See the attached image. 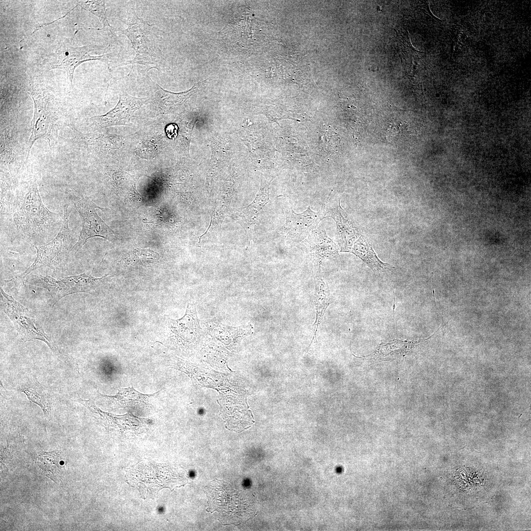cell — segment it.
Returning <instances> with one entry per match:
<instances>
[{
    "label": "cell",
    "instance_id": "16",
    "mask_svg": "<svg viewBox=\"0 0 531 531\" xmlns=\"http://www.w3.org/2000/svg\"><path fill=\"white\" fill-rule=\"evenodd\" d=\"M200 324L206 333L210 335L232 350H236L241 339L252 333L253 329L250 322L237 326H232L223 324L217 319H208L201 321Z\"/></svg>",
    "mask_w": 531,
    "mask_h": 531
},
{
    "label": "cell",
    "instance_id": "1",
    "mask_svg": "<svg viewBox=\"0 0 531 531\" xmlns=\"http://www.w3.org/2000/svg\"><path fill=\"white\" fill-rule=\"evenodd\" d=\"M63 216L43 204L31 169L0 177V235L10 243L46 244L59 232Z\"/></svg>",
    "mask_w": 531,
    "mask_h": 531
},
{
    "label": "cell",
    "instance_id": "6",
    "mask_svg": "<svg viewBox=\"0 0 531 531\" xmlns=\"http://www.w3.org/2000/svg\"><path fill=\"white\" fill-rule=\"evenodd\" d=\"M100 48L99 46L92 45L74 47L69 43H63L45 59V70H64L73 88L74 71L83 62L91 60L102 61L107 64L110 70L111 63H116L119 65L122 61L123 59L117 53H109L99 56L90 55V52Z\"/></svg>",
    "mask_w": 531,
    "mask_h": 531
},
{
    "label": "cell",
    "instance_id": "23",
    "mask_svg": "<svg viewBox=\"0 0 531 531\" xmlns=\"http://www.w3.org/2000/svg\"><path fill=\"white\" fill-rule=\"evenodd\" d=\"M105 4L104 0H81L78 1L77 5L97 17L103 25L102 28L90 29L104 30L109 33L114 38L117 39L116 29L110 26L107 18Z\"/></svg>",
    "mask_w": 531,
    "mask_h": 531
},
{
    "label": "cell",
    "instance_id": "5",
    "mask_svg": "<svg viewBox=\"0 0 531 531\" xmlns=\"http://www.w3.org/2000/svg\"><path fill=\"white\" fill-rule=\"evenodd\" d=\"M0 287V306L13 322L19 339L24 342L39 340L45 343L52 351L64 361L67 359L57 347L53 339L31 316L28 308L6 293Z\"/></svg>",
    "mask_w": 531,
    "mask_h": 531
},
{
    "label": "cell",
    "instance_id": "7",
    "mask_svg": "<svg viewBox=\"0 0 531 531\" xmlns=\"http://www.w3.org/2000/svg\"><path fill=\"white\" fill-rule=\"evenodd\" d=\"M69 199L78 212L82 221V228L78 240L72 252H77L91 238L100 237L113 242L116 234L97 214L96 209L103 211L106 208L101 207L94 203L88 197L73 192Z\"/></svg>",
    "mask_w": 531,
    "mask_h": 531
},
{
    "label": "cell",
    "instance_id": "9",
    "mask_svg": "<svg viewBox=\"0 0 531 531\" xmlns=\"http://www.w3.org/2000/svg\"><path fill=\"white\" fill-rule=\"evenodd\" d=\"M169 337L174 345L183 351L195 350L206 334L201 325L195 306L188 303L185 315L178 320L169 319Z\"/></svg>",
    "mask_w": 531,
    "mask_h": 531
},
{
    "label": "cell",
    "instance_id": "15",
    "mask_svg": "<svg viewBox=\"0 0 531 531\" xmlns=\"http://www.w3.org/2000/svg\"><path fill=\"white\" fill-rule=\"evenodd\" d=\"M300 246L310 256L315 275H319L320 266L324 259L338 255V246L328 237L324 227L321 224L301 241Z\"/></svg>",
    "mask_w": 531,
    "mask_h": 531
},
{
    "label": "cell",
    "instance_id": "10",
    "mask_svg": "<svg viewBox=\"0 0 531 531\" xmlns=\"http://www.w3.org/2000/svg\"><path fill=\"white\" fill-rule=\"evenodd\" d=\"M162 468L163 467L160 465H157L156 474H154L153 465H143L140 464L127 471V479L129 482L135 481L132 482V484L135 483L136 485L140 484L141 486L139 487L144 485L143 486L144 488L147 489L146 491H148V489L150 491L152 487V489H153L154 492H158L155 485L158 491L161 489L158 483L161 488H163V485L158 482L159 480L163 482L167 487L171 489L176 486L183 484V478H180L178 473L172 471V470L169 469L167 467L165 466L162 472L158 474Z\"/></svg>",
    "mask_w": 531,
    "mask_h": 531
},
{
    "label": "cell",
    "instance_id": "8",
    "mask_svg": "<svg viewBox=\"0 0 531 531\" xmlns=\"http://www.w3.org/2000/svg\"><path fill=\"white\" fill-rule=\"evenodd\" d=\"M108 274L96 278L85 273L57 279L50 276L36 275L32 277L31 283L37 287L47 289L53 300L54 306L61 298L67 295L78 293L91 294L105 279Z\"/></svg>",
    "mask_w": 531,
    "mask_h": 531
},
{
    "label": "cell",
    "instance_id": "21",
    "mask_svg": "<svg viewBox=\"0 0 531 531\" xmlns=\"http://www.w3.org/2000/svg\"><path fill=\"white\" fill-rule=\"evenodd\" d=\"M138 177L126 172L114 173L111 177V183L117 193L125 198L131 201H140L141 195L136 188Z\"/></svg>",
    "mask_w": 531,
    "mask_h": 531
},
{
    "label": "cell",
    "instance_id": "3",
    "mask_svg": "<svg viewBox=\"0 0 531 531\" xmlns=\"http://www.w3.org/2000/svg\"><path fill=\"white\" fill-rule=\"evenodd\" d=\"M125 23L127 28L120 32L128 38L136 55L132 59L123 60L120 65L138 64L161 70L164 58L159 45L161 37L155 25L139 18L133 8L129 9Z\"/></svg>",
    "mask_w": 531,
    "mask_h": 531
},
{
    "label": "cell",
    "instance_id": "28",
    "mask_svg": "<svg viewBox=\"0 0 531 531\" xmlns=\"http://www.w3.org/2000/svg\"><path fill=\"white\" fill-rule=\"evenodd\" d=\"M393 294H394V295H393V299H393V318H394V319H394V318H395L394 317V309L395 308V299L394 292H393Z\"/></svg>",
    "mask_w": 531,
    "mask_h": 531
},
{
    "label": "cell",
    "instance_id": "14",
    "mask_svg": "<svg viewBox=\"0 0 531 531\" xmlns=\"http://www.w3.org/2000/svg\"><path fill=\"white\" fill-rule=\"evenodd\" d=\"M149 100L148 97H136L125 92L119 95L117 104L112 109L105 114L92 117L90 120L102 127L128 125L133 113Z\"/></svg>",
    "mask_w": 531,
    "mask_h": 531
},
{
    "label": "cell",
    "instance_id": "26",
    "mask_svg": "<svg viewBox=\"0 0 531 531\" xmlns=\"http://www.w3.org/2000/svg\"><path fill=\"white\" fill-rule=\"evenodd\" d=\"M159 254L150 249L136 248L127 253L123 259L127 265L147 266L157 261Z\"/></svg>",
    "mask_w": 531,
    "mask_h": 531
},
{
    "label": "cell",
    "instance_id": "19",
    "mask_svg": "<svg viewBox=\"0 0 531 531\" xmlns=\"http://www.w3.org/2000/svg\"><path fill=\"white\" fill-rule=\"evenodd\" d=\"M18 390L24 393L31 402L41 408L46 421L50 420L55 410V400L51 392L42 386L36 378L22 384Z\"/></svg>",
    "mask_w": 531,
    "mask_h": 531
},
{
    "label": "cell",
    "instance_id": "13",
    "mask_svg": "<svg viewBox=\"0 0 531 531\" xmlns=\"http://www.w3.org/2000/svg\"><path fill=\"white\" fill-rule=\"evenodd\" d=\"M75 401L85 407L92 416L107 430L114 429L118 432L123 433L129 430H138L149 423L148 419L138 417L129 413L123 415H116L104 412L90 400L78 397Z\"/></svg>",
    "mask_w": 531,
    "mask_h": 531
},
{
    "label": "cell",
    "instance_id": "11",
    "mask_svg": "<svg viewBox=\"0 0 531 531\" xmlns=\"http://www.w3.org/2000/svg\"><path fill=\"white\" fill-rule=\"evenodd\" d=\"M286 222L280 231L288 239L294 241L303 240L324 218V209L313 211L309 206L301 213H295L292 207L285 210Z\"/></svg>",
    "mask_w": 531,
    "mask_h": 531
},
{
    "label": "cell",
    "instance_id": "24",
    "mask_svg": "<svg viewBox=\"0 0 531 531\" xmlns=\"http://www.w3.org/2000/svg\"><path fill=\"white\" fill-rule=\"evenodd\" d=\"M270 182V181L268 182L264 179L261 178V186L255 198L250 205L240 210L241 212L252 219L258 220L261 211L269 202Z\"/></svg>",
    "mask_w": 531,
    "mask_h": 531
},
{
    "label": "cell",
    "instance_id": "20",
    "mask_svg": "<svg viewBox=\"0 0 531 531\" xmlns=\"http://www.w3.org/2000/svg\"><path fill=\"white\" fill-rule=\"evenodd\" d=\"M349 252L361 259L375 273H384L393 268L391 265L379 258L371 244L362 234L355 241Z\"/></svg>",
    "mask_w": 531,
    "mask_h": 531
},
{
    "label": "cell",
    "instance_id": "22",
    "mask_svg": "<svg viewBox=\"0 0 531 531\" xmlns=\"http://www.w3.org/2000/svg\"><path fill=\"white\" fill-rule=\"evenodd\" d=\"M231 201L232 200L221 196H218L212 212L210 224L206 232L198 237L199 241L203 237L211 239L217 236L228 212Z\"/></svg>",
    "mask_w": 531,
    "mask_h": 531
},
{
    "label": "cell",
    "instance_id": "18",
    "mask_svg": "<svg viewBox=\"0 0 531 531\" xmlns=\"http://www.w3.org/2000/svg\"><path fill=\"white\" fill-rule=\"evenodd\" d=\"M148 82L150 87L153 103L161 112L168 113L176 110L180 107L190 96L195 93L198 84L189 90L174 92L163 88L148 76Z\"/></svg>",
    "mask_w": 531,
    "mask_h": 531
},
{
    "label": "cell",
    "instance_id": "12",
    "mask_svg": "<svg viewBox=\"0 0 531 531\" xmlns=\"http://www.w3.org/2000/svg\"><path fill=\"white\" fill-rule=\"evenodd\" d=\"M324 218L330 217L336 223L340 252H349L355 241L361 235L354 221L337 201L329 200L323 206Z\"/></svg>",
    "mask_w": 531,
    "mask_h": 531
},
{
    "label": "cell",
    "instance_id": "4",
    "mask_svg": "<svg viewBox=\"0 0 531 531\" xmlns=\"http://www.w3.org/2000/svg\"><path fill=\"white\" fill-rule=\"evenodd\" d=\"M69 208L68 204L63 205V221L57 235L46 244L33 246L36 250L34 261L24 272L16 276V279L24 283L26 277L36 269L48 267L53 270H59L65 266L78 240L76 234L68 226L70 213Z\"/></svg>",
    "mask_w": 531,
    "mask_h": 531
},
{
    "label": "cell",
    "instance_id": "17",
    "mask_svg": "<svg viewBox=\"0 0 531 531\" xmlns=\"http://www.w3.org/2000/svg\"><path fill=\"white\" fill-rule=\"evenodd\" d=\"M160 392V391H158L153 394H145L136 390L133 387H129L118 389L115 395H104L98 392L97 396L113 406L132 412L149 409L151 406L150 402Z\"/></svg>",
    "mask_w": 531,
    "mask_h": 531
},
{
    "label": "cell",
    "instance_id": "2",
    "mask_svg": "<svg viewBox=\"0 0 531 531\" xmlns=\"http://www.w3.org/2000/svg\"><path fill=\"white\" fill-rule=\"evenodd\" d=\"M28 93L33 102L34 111L28 154L23 166L27 162L32 146L38 139L46 140L50 148H54L59 130L65 124L66 119L64 103L52 90L32 83L29 85Z\"/></svg>",
    "mask_w": 531,
    "mask_h": 531
},
{
    "label": "cell",
    "instance_id": "27",
    "mask_svg": "<svg viewBox=\"0 0 531 531\" xmlns=\"http://www.w3.org/2000/svg\"><path fill=\"white\" fill-rule=\"evenodd\" d=\"M212 148L211 158L207 177V186L210 190L212 189L214 179L220 170V163L224 162L225 157L224 152L216 144H212Z\"/></svg>",
    "mask_w": 531,
    "mask_h": 531
},
{
    "label": "cell",
    "instance_id": "25",
    "mask_svg": "<svg viewBox=\"0 0 531 531\" xmlns=\"http://www.w3.org/2000/svg\"><path fill=\"white\" fill-rule=\"evenodd\" d=\"M37 464L43 471L49 473V477L56 481L55 478L63 473L62 467L56 451L42 452L37 459Z\"/></svg>",
    "mask_w": 531,
    "mask_h": 531
}]
</instances>
